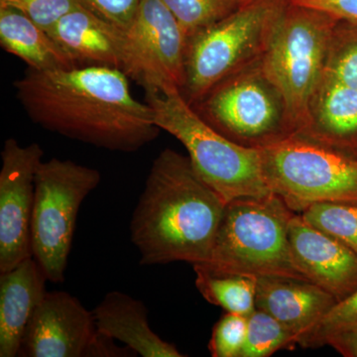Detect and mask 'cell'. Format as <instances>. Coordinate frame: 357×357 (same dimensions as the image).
<instances>
[{"label": "cell", "mask_w": 357, "mask_h": 357, "mask_svg": "<svg viewBox=\"0 0 357 357\" xmlns=\"http://www.w3.org/2000/svg\"><path fill=\"white\" fill-rule=\"evenodd\" d=\"M326 344L331 345L342 356L357 357V324L333 333L326 340Z\"/></svg>", "instance_id": "f546056e"}, {"label": "cell", "mask_w": 357, "mask_h": 357, "mask_svg": "<svg viewBox=\"0 0 357 357\" xmlns=\"http://www.w3.org/2000/svg\"><path fill=\"white\" fill-rule=\"evenodd\" d=\"M258 148L267 187L294 213L318 203L357 204V158L298 134Z\"/></svg>", "instance_id": "52a82bcc"}, {"label": "cell", "mask_w": 357, "mask_h": 357, "mask_svg": "<svg viewBox=\"0 0 357 357\" xmlns=\"http://www.w3.org/2000/svg\"><path fill=\"white\" fill-rule=\"evenodd\" d=\"M86 10L122 30H126L137 13L141 0H77Z\"/></svg>", "instance_id": "83f0119b"}, {"label": "cell", "mask_w": 357, "mask_h": 357, "mask_svg": "<svg viewBox=\"0 0 357 357\" xmlns=\"http://www.w3.org/2000/svg\"><path fill=\"white\" fill-rule=\"evenodd\" d=\"M177 20L185 39L246 4L245 0H162Z\"/></svg>", "instance_id": "603a6c76"}, {"label": "cell", "mask_w": 357, "mask_h": 357, "mask_svg": "<svg viewBox=\"0 0 357 357\" xmlns=\"http://www.w3.org/2000/svg\"><path fill=\"white\" fill-rule=\"evenodd\" d=\"M253 1V0H245L246 3H248V2Z\"/></svg>", "instance_id": "4dcf8cb0"}, {"label": "cell", "mask_w": 357, "mask_h": 357, "mask_svg": "<svg viewBox=\"0 0 357 357\" xmlns=\"http://www.w3.org/2000/svg\"><path fill=\"white\" fill-rule=\"evenodd\" d=\"M337 300L316 284L290 277H259L256 309L271 314L299 337V344Z\"/></svg>", "instance_id": "9a60e30c"}, {"label": "cell", "mask_w": 357, "mask_h": 357, "mask_svg": "<svg viewBox=\"0 0 357 357\" xmlns=\"http://www.w3.org/2000/svg\"><path fill=\"white\" fill-rule=\"evenodd\" d=\"M44 151L38 143L22 146L8 138L0 170V273L33 257L34 178Z\"/></svg>", "instance_id": "7c38bea8"}, {"label": "cell", "mask_w": 357, "mask_h": 357, "mask_svg": "<svg viewBox=\"0 0 357 357\" xmlns=\"http://www.w3.org/2000/svg\"><path fill=\"white\" fill-rule=\"evenodd\" d=\"M295 344H299L295 333L268 312L255 309L248 317V333L241 357H268Z\"/></svg>", "instance_id": "44dd1931"}, {"label": "cell", "mask_w": 357, "mask_h": 357, "mask_svg": "<svg viewBox=\"0 0 357 357\" xmlns=\"http://www.w3.org/2000/svg\"><path fill=\"white\" fill-rule=\"evenodd\" d=\"M289 0H253L187 40L181 93L196 105L220 82L261 59Z\"/></svg>", "instance_id": "8992f818"}, {"label": "cell", "mask_w": 357, "mask_h": 357, "mask_svg": "<svg viewBox=\"0 0 357 357\" xmlns=\"http://www.w3.org/2000/svg\"><path fill=\"white\" fill-rule=\"evenodd\" d=\"M0 45L24 61L29 69L76 67L48 32L14 7L0 6Z\"/></svg>", "instance_id": "d6986e66"}, {"label": "cell", "mask_w": 357, "mask_h": 357, "mask_svg": "<svg viewBox=\"0 0 357 357\" xmlns=\"http://www.w3.org/2000/svg\"><path fill=\"white\" fill-rule=\"evenodd\" d=\"M196 105L213 128L245 146H263L293 134L283 98L260 60L223 79Z\"/></svg>", "instance_id": "9c48e42d"}, {"label": "cell", "mask_w": 357, "mask_h": 357, "mask_svg": "<svg viewBox=\"0 0 357 357\" xmlns=\"http://www.w3.org/2000/svg\"><path fill=\"white\" fill-rule=\"evenodd\" d=\"M50 35L76 67L100 66L123 70L124 30L79 4L58 21Z\"/></svg>", "instance_id": "5bb4252c"}, {"label": "cell", "mask_w": 357, "mask_h": 357, "mask_svg": "<svg viewBox=\"0 0 357 357\" xmlns=\"http://www.w3.org/2000/svg\"><path fill=\"white\" fill-rule=\"evenodd\" d=\"M300 215L312 227L337 239L357 255V204H314Z\"/></svg>", "instance_id": "7402d4cb"}, {"label": "cell", "mask_w": 357, "mask_h": 357, "mask_svg": "<svg viewBox=\"0 0 357 357\" xmlns=\"http://www.w3.org/2000/svg\"><path fill=\"white\" fill-rule=\"evenodd\" d=\"M338 20L288 1L260 63L283 98L293 134L307 128L312 96L325 73Z\"/></svg>", "instance_id": "5b68a950"}, {"label": "cell", "mask_w": 357, "mask_h": 357, "mask_svg": "<svg viewBox=\"0 0 357 357\" xmlns=\"http://www.w3.org/2000/svg\"><path fill=\"white\" fill-rule=\"evenodd\" d=\"M14 88L33 122L96 147L130 153L161 131L153 109L134 98L129 77L115 68L28 69Z\"/></svg>", "instance_id": "6da1fadb"}, {"label": "cell", "mask_w": 357, "mask_h": 357, "mask_svg": "<svg viewBox=\"0 0 357 357\" xmlns=\"http://www.w3.org/2000/svg\"><path fill=\"white\" fill-rule=\"evenodd\" d=\"M357 324V290L344 299L338 301L321 319L300 345L304 347H321L333 333Z\"/></svg>", "instance_id": "484cf974"}, {"label": "cell", "mask_w": 357, "mask_h": 357, "mask_svg": "<svg viewBox=\"0 0 357 357\" xmlns=\"http://www.w3.org/2000/svg\"><path fill=\"white\" fill-rule=\"evenodd\" d=\"M100 181V171L70 160L40 162L34 178L32 251L52 283L65 281L79 208Z\"/></svg>", "instance_id": "ba28073f"}, {"label": "cell", "mask_w": 357, "mask_h": 357, "mask_svg": "<svg viewBox=\"0 0 357 357\" xmlns=\"http://www.w3.org/2000/svg\"><path fill=\"white\" fill-rule=\"evenodd\" d=\"M124 34L126 59L122 72L129 79L146 93L182 91L187 39L162 0H141Z\"/></svg>", "instance_id": "30bf717a"}, {"label": "cell", "mask_w": 357, "mask_h": 357, "mask_svg": "<svg viewBox=\"0 0 357 357\" xmlns=\"http://www.w3.org/2000/svg\"><path fill=\"white\" fill-rule=\"evenodd\" d=\"M298 135L357 158V89L324 74L312 96L309 123Z\"/></svg>", "instance_id": "e0dca14e"}, {"label": "cell", "mask_w": 357, "mask_h": 357, "mask_svg": "<svg viewBox=\"0 0 357 357\" xmlns=\"http://www.w3.org/2000/svg\"><path fill=\"white\" fill-rule=\"evenodd\" d=\"M225 206L189 157L169 148L160 152L130 220L140 264L208 262Z\"/></svg>", "instance_id": "7a4b0ae2"}, {"label": "cell", "mask_w": 357, "mask_h": 357, "mask_svg": "<svg viewBox=\"0 0 357 357\" xmlns=\"http://www.w3.org/2000/svg\"><path fill=\"white\" fill-rule=\"evenodd\" d=\"M294 213L275 194L230 201L210 260L197 265L218 273L307 280L296 268L289 244V222Z\"/></svg>", "instance_id": "277c9868"}, {"label": "cell", "mask_w": 357, "mask_h": 357, "mask_svg": "<svg viewBox=\"0 0 357 357\" xmlns=\"http://www.w3.org/2000/svg\"><path fill=\"white\" fill-rule=\"evenodd\" d=\"M137 354L119 347L102 335L93 312L74 296L62 291L47 292L33 314L20 356L24 357H130Z\"/></svg>", "instance_id": "8fae6325"}, {"label": "cell", "mask_w": 357, "mask_h": 357, "mask_svg": "<svg viewBox=\"0 0 357 357\" xmlns=\"http://www.w3.org/2000/svg\"><path fill=\"white\" fill-rule=\"evenodd\" d=\"M248 333V317L227 312L215 324L208 344L211 356L241 357Z\"/></svg>", "instance_id": "d4e9b609"}, {"label": "cell", "mask_w": 357, "mask_h": 357, "mask_svg": "<svg viewBox=\"0 0 357 357\" xmlns=\"http://www.w3.org/2000/svg\"><path fill=\"white\" fill-rule=\"evenodd\" d=\"M47 281L34 257L0 273V357L20 356L28 324L48 292Z\"/></svg>", "instance_id": "2e32d148"}, {"label": "cell", "mask_w": 357, "mask_h": 357, "mask_svg": "<svg viewBox=\"0 0 357 357\" xmlns=\"http://www.w3.org/2000/svg\"><path fill=\"white\" fill-rule=\"evenodd\" d=\"M295 6L307 7L337 20L357 23V0H289Z\"/></svg>", "instance_id": "f1b7e54d"}, {"label": "cell", "mask_w": 357, "mask_h": 357, "mask_svg": "<svg viewBox=\"0 0 357 357\" xmlns=\"http://www.w3.org/2000/svg\"><path fill=\"white\" fill-rule=\"evenodd\" d=\"M146 102L153 109L157 126L184 145L196 172L225 203L272 194L263 177L259 148L239 144L223 135L181 91L146 93Z\"/></svg>", "instance_id": "3957f363"}, {"label": "cell", "mask_w": 357, "mask_h": 357, "mask_svg": "<svg viewBox=\"0 0 357 357\" xmlns=\"http://www.w3.org/2000/svg\"><path fill=\"white\" fill-rule=\"evenodd\" d=\"M196 286L211 304L227 312L248 317L256 309L257 277L243 274L218 273L202 265H192Z\"/></svg>", "instance_id": "ffe728a7"}, {"label": "cell", "mask_w": 357, "mask_h": 357, "mask_svg": "<svg viewBox=\"0 0 357 357\" xmlns=\"http://www.w3.org/2000/svg\"><path fill=\"white\" fill-rule=\"evenodd\" d=\"M324 74L357 89V23L338 20Z\"/></svg>", "instance_id": "cb8c5ba5"}, {"label": "cell", "mask_w": 357, "mask_h": 357, "mask_svg": "<svg viewBox=\"0 0 357 357\" xmlns=\"http://www.w3.org/2000/svg\"><path fill=\"white\" fill-rule=\"evenodd\" d=\"M288 236L295 266L307 281L337 302L357 290V255L351 249L297 213L289 222Z\"/></svg>", "instance_id": "4fadbf2b"}, {"label": "cell", "mask_w": 357, "mask_h": 357, "mask_svg": "<svg viewBox=\"0 0 357 357\" xmlns=\"http://www.w3.org/2000/svg\"><path fill=\"white\" fill-rule=\"evenodd\" d=\"M0 6L18 9L50 34L58 21L79 3L77 0H0Z\"/></svg>", "instance_id": "4316f807"}, {"label": "cell", "mask_w": 357, "mask_h": 357, "mask_svg": "<svg viewBox=\"0 0 357 357\" xmlns=\"http://www.w3.org/2000/svg\"><path fill=\"white\" fill-rule=\"evenodd\" d=\"M98 332L123 342L142 357H183L175 345L162 340L150 328L148 310L142 301L112 291L93 310Z\"/></svg>", "instance_id": "ac0fdd59"}]
</instances>
